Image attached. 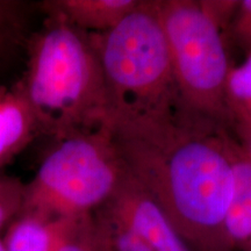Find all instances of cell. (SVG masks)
I'll return each instance as SVG.
<instances>
[{"mask_svg": "<svg viewBox=\"0 0 251 251\" xmlns=\"http://www.w3.org/2000/svg\"><path fill=\"white\" fill-rule=\"evenodd\" d=\"M39 135L35 117L20 85H0V168Z\"/></svg>", "mask_w": 251, "mask_h": 251, "instance_id": "ba28073f", "label": "cell"}, {"mask_svg": "<svg viewBox=\"0 0 251 251\" xmlns=\"http://www.w3.org/2000/svg\"><path fill=\"white\" fill-rule=\"evenodd\" d=\"M94 226L99 240L108 251H152L133 228L103 206L98 209Z\"/></svg>", "mask_w": 251, "mask_h": 251, "instance_id": "7c38bea8", "label": "cell"}, {"mask_svg": "<svg viewBox=\"0 0 251 251\" xmlns=\"http://www.w3.org/2000/svg\"><path fill=\"white\" fill-rule=\"evenodd\" d=\"M97 236H98V234H97ZM98 242H99V251H108L105 247H103V244L101 243V241L99 240V237H98Z\"/></svg>", "mask_w": 251, "mask_h": 251, "instance_id": "ac0fdd59", "label": "cell"}, {"mask_svg": "<svg viewBox=\"0 0 251 251\" xmlns=\"http://www.w3.org/2000/svg\"><path fill=\"white\" fill-rule=\"evenodd\" d=\"M140 2L141 0H49L43 2L42 8L48 17L92 34L114 28Z\"/></svg>", "mask_w": 251, "mask_h": 251, "instance_id": "52a82bcc", "label": "cell"}, {"mask_svg": "<svg viewBox=\"0 0 251 251\" xmlns=\"http://www.w3.org/2000/svg\"><path fill=\"white\" fill-rule=\"evenodd\" d=\"M68 219H48L25 212L9 229L6 238L7 251H56Z\"/></svg>", "mask_w": 251, "mask_h": 251, "instance_id": "30bf717a", "label": "cell"}, {"mask_svg": "<svg viewBox=\"0 0 251 251\" xmlns=\"http://www.w3.org/2000/svg\"><path fill=\"white\" fill-rule=\"evenodd\" d=\"M238 1L152 0L170 51L184 112L230 127L226 83L230 64L224 37Z\"/></svg>", "mask_w": 251, "mask_h": 251, "instance_id": "277c9868", "label": "cell"}, {"mask_svg": "<svg viewBox=\"0 0 251 251\" xmlns=\"http://www.w3.org/2000/svg\"><path fill=\"white\" fill-rule=\"evenodd\" d=\"M103 207L133 228L152 251H192L162 207L128 174Z\"/></svg>", "mask_w": 251, "mask_h": 251, "instance_id": "8992f818", "label": "cell"}, {"mask_svg": "<svg viewBox=\"0 0 251 251\" xmlns=\"http://www.w3.org/2000/svg\"><path fill=\"white\" fill-rule=\"evenodd\" d=\"M25 184L14 178L0 177V227L23 209Z\"/></svg>", "mask_w": 251, "mask_h": 251, "instance_id": "9a60e30c", "label": "cell"}, {"mask_svg": "<svg viewBox=\"0 0 251 251\" xmlns=\"http://www.w3.org/2000/svg\"><path fill=\"white\" fill-rule=\"evenodd\" d=\"M231 33L238 43L251 52V0H241L231 19Z\"/></svg>", "mask_w": 251, "mask_h": 251, "instance_id": "2e32d148", "label": "cell"}, {"mask_svg": "<svg viewBox=\"0 0 251 251\" xmlns=\"http://www.w3.org/2000/svg\"><path fill=\"white\" fill-rule=\"evenodd\" d=\"M230 127L236 133L251 128V52L246 61L231 67L225 92Z\"/></svg>", "mask_w": 251, "mask_h": 251, "instance_id": "8fae6325", "label": "cell"}, {"mask_svg": "<svg viewBox=\"0 0 251 251\" xmlns=\"http://www.w3.org/2000/svg\"><path fill=\"white\" fill-rule=\"evenodd\" d=\"M24 40L23 5L15 0H0V65L9 61Z\"/></svg>", "mask_w": 251, "mask_h": 251, "instance_id": "4fadbf2b", "label": "cell"}, {"mask_svg": "<svg viewBox=\"0 0 251 251\" xmlns=\"http://www.w3.org/2000/svg\"><path fill=\"white\" fill-rule=\"evenodd\" d=\"M89 35L107 86L111 120L183 111L152 0H141L112 29Z\"/></svg>", "mask_w": 251, "mask_h": 251, "instance_id": "3957f363", "label": "cell"}, {"mask_svg": "<svg viewBox=\"0 0 251 251\" xmlns=\"http://www.w3.org/2000/svg\"><path fill=\"white\" fill-rule=\"evenodd\" d=\"M237 137H240L241 146H242L244 151L247 152V155L251 158V128L237 133Z\"/></svg>", "mask_w": 251, "mask_h": 251, "instance_id": "e0dca14e", "label": "cell"}, {"mask_svg": "<svg viewBox=\"0 0 251 251\" xmlns=\"http://www.w3.org/2000/svg\"><path fill=\"white\" fill-rule=\"evenodd\" d=\"M56 251H99L96 226L91 215L65 221Z\"/></svg>", "mask_w": 251, "mask_h": 251, "instance_id": "5bb4252c", "label": "cell"}, {"mask_svg": "<svg viewBox=\"0 0 251 251\" xmlns=\"http://www.w3.org/2000/svg\"><path fill=\"white\" fill-rule=\"evenodd\" d=\"M230 155L234 170V194L225 221L229 251H251V158L233 136Z\"/></svg>", "mask_w": 251, "mask_h": 251, "instance_id": "9c48e42d", "label": "cell"}, {"mask_svg": "<svg viewBox=\"0 0 251 251\" xmlns=\"http://www.w3.org/2000/svg\"><path fill=\"white\" fill-rule=\"evenodd\" d=\"M18 81L40 134L56 142L111 126V102L89 33L48 17L30 37Z\"/></svg>", "mask_w": 251, "mask_h": 251, "instance_id": "7a4b0ae2", "label": "cell"}, {"mask_svg": "<svg viewBox=\"0 0 251 251\" xmlns=\"http://www.w3.org/2000/svg\"><path fill=\"white\" fill-rule=\"evenodd\" d=\"M127 175L111 126L57 141L25 184V212L48 219L91 215L111 199Z\"/></svg>", "mask_w": 251, "mask_h": 251, "instance_id": "5b68a950", "label": "cell"}, {"mask_svg": "<svg viewBox=\"0 0 251 251\" xmlns=\"http://www.w3.org/2000/svg\"><path fill=\"white\" fill-rule=\"evenodd\" d=\"M0 251H7V250H6L5 243H2L1 241H0Z\"/></svg>", "mask_w": 251, "mask_h": 251, "instance_id": "d6986e66", "label": "cell"}, {"mask_svg": "<svg viewBox=\"0 0 251 251\" xmlns=\"http://www.w3.org/2000/svg\"><path fill=\"white\" fill-rule=\"evenodd\" d=\"M113 141L129 177L153 198L192 251H229L234 194L227 127L180 111L114 118Z\"/></svg>", "mask_w": 251, "mask_h": 251, "instance_id": "6da1fadb", "label": "cell"}]
</instances>
